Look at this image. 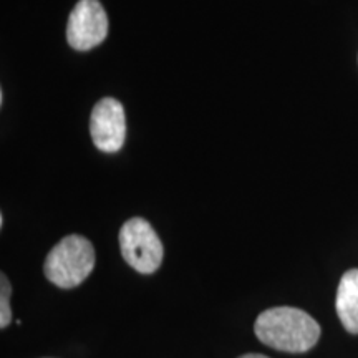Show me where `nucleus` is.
<instances>
[{
  "instance_id": "nucleus-3",
  "label": "nucleus",
  "mask_w": 358,
  "mask_h": 358,
  "mask_svg": "<svg viewBox=\"0 0 358 358\" xmlns=\"http://www.w3.org/2000/svg\"><path fill=\"white\" fill-rule=\"evenodd\" d=\"M122 256L140 274H153L163 262V244L150 222L133 217L120 231Z\"/></svg>"
},
{
  "instance_id": "nucleus-7",
  "label": "nucleus",
  "mask_w": 358,
  "mask_h": 358,
  "mask_svg": "<svg viewBox=\"0 0 358 358\" xmlns=\"http://www.w3.org/2000/svg\"><path fill=\"white\" fill-rule=\"evenodd\" d=\"M10 282L6 277V274L0 275V327L6 329L12 320V310H10Z\"/></svg>"
},
{
  "instance_id": "nucleus-8",
  "label": "nucleus",
  "mask_w": 358,
  "mask_h": 358,
  "mask_svg": "<svg viewBox=\"0 0 358 358\" xmlns=\"http://www.w3.org/2000/svg\"><path fill=\"white\" fill-rule=\"evenodd\" d=\"M239 358H268V357L259 355V353H249V355H243V357H239Z\"/></svg>"
},
{
  "instance_id": "nucleus-2",
  "label": "nucleus",
  "mask_w": 358,
  "mask_h": 358,
  "mask_svg": "<svg viewBox=\"0 0 358 358\" xmlns=\"http://www.w3.org/2000/svg\"><path fill=\"white\" fill-rule=\"evenodd\" d=\"M95 249L87 237L66 236L45 259V277L60 289H73L92 274Z\"/></svg>"
},
{
  "instance_id": "nucleus-5",
  "label": "nucleus",
  "mask_w": 358,
  "mask_h": 358,
  "mask_svg": "<svg viewBox=\"0 0 358 358\" xmlns=\"http://www.w3.org/2000/svg\"><path fill=\"white\" fill-rule=\"evenodd\" d=\"M90 134L103 153L122 150L127 138V116L123 105L115 98H103L95 105L90 118Z\"/></svg>"
},
{
  "instance_id": "nucleus-6",
  "label": "nucleus",
  "mask_w": 358,
  "mask_h": 358,
  "mask_svg": "<svg viewBox=\"0 0 358 358\" xmlns=\"http://www.w3.org/2000/svg\"><path fill=\"white\" fill-rule=\"evenodd\" d=\"M335 306L347 332L358 334V268H350L340 279Z\"/></svg>"
},
{
  "instance_id": "nucleus-4",
  "label": "nucleus",
  "mask_w": 358,
  "mask_h": 358,
  "mask_svg": "<svg viewBox=\"0 0 358 358\" xmlns=\"http://www.w3.org/2000/svg\"><path fill=\"white\" fill-rule=\"evenodd\" d=\"M108 34V17L98 0H80L73 7L69 25L66 40L75 50L87 52L100 45Z\"/></svg>"
},
{
  "instance_id": "nucleus-1",
  "label": "nucleus",
  "mask_w": 358,
  "mask_h": 358,
  "mask_svg": "<svg viewBox=\"0 0 358 358\" xmlns=\"http://www.w3.org/2000/svg\"><path fill=\"white\" fill-rule=\"evenodd\" d=\"M254 330L267 347L289 353L310 350L320 338V325L315 319L295 307H275L262 312Z\"/></svg>"
}]
</instances>
